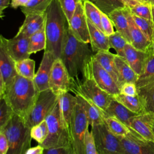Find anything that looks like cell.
I'll list each match as a JSON object with an SVG mask.
<instances>
[{
    "label": "cell",
    "mask_w": 154,
    "mask_h": 154,
    "mask_svg": "<svg viewBox=\"0 0 154 154\" xmlns=\"http://www.w3.org/2000/svg\"><path fill=\"white\" fill-rule=\"evenodd\" d=\"M124 154H154V142L144 139L131 132L119 137Z\"/></svg>",
    "instance_id": "4fadbf2b"
},
{
    "label": "cell",
    "mask_w": 154,
    "mask_h": 154,
    "mask_svg": "<svg viewBox=\"0 0 154 154\" xmlns=\"http://www.w3.org/2000/svg\"><path fill=\"white\" fill-rule=\"evenodd\" d=\"M138 93L144 111L154 112V87L140 88Z\"/></svg>",
    "instance_id": "836d02e7"
},
{
    "label": "cell",
    "mask_w": 154,
    "mask_h": 154,
    "mask_svg": "<svg viewBox=\"0 0 154 154\" xmlns=\"http://www.w3.org/2000/svg\"><path fill=\"white\" fill-rule=\"evenodd\" d=\"M91 132L99 154H124L119 138L108 129L105 123L92 126Z\"/></svg>",
    "instance_id": "9c48e42d"
},
{
    "label": "cell",
    "mask_w": 154,
    "mask_h": 154,
    "mask_svg": "<svg viewBox=\"0 0 154 154\" xmlns=\"http://www.w3.org/2000/svg\"><path fill=\"white\" fill-rule=\"evenodd\" d=\"M68 23L70 21L78 3L82 0H58Z\"/></svg>",
    "instance_id": "b9f144b4"
},
{
    "label": "cell",
    "mask_w": 154,
    "mask_h": 154,
    "mask_svg": "<svg viewBox=\"0 0 154 154\" xmlns=\"http://www.w3.org/2000/svg\"><path fill=\"white\" fill-rule=\"evenodd\" d=\"M88 44L76 38L69 26L60 58L72 78L78 76L85 63L93 55Z\"/></svg>",
    "instance_id": "3957f363"
},
{
    "label": "cell",
    "mask_w": 154,
    "mask_h": 154,
    "mask_svg": "<svg viewBox=\"0 0 154 154\" xmlns=\"http://www.w3.org/2000/svg\"><path fill=\"white\" fill-rule=\"evenodd\" d=\"M48 126V135L41 144L44 149L72 146L69 132L61 117L59 100L51 112L46 118Z\"/></svg>",
    "instance_id": "5b68a950"
},
{
    "label": "cell",
    "mask_w": 154,
    "mask_h": 154,
    "mask_svg": "<svg viewBox=\"0 0 154 154\" xmlns=\"http://www.w3.org/2000/svg\"><path fill=\"white\" fill-rule=\"evenodd\" d=\"M77 102L76 96H73L69 92L63 93L59 95V103L62 119L65 126L68 130L70 136L71 132V122Z\"/></svg>",
    "instance_id": "d6986e66"
},
{
    "label": "cell",
    "mask_w": 154,
    "mask_h": 154,
    "mask_svg": "<svg viewBox=\"0 0 154 154\" xmlns=\"http://www.w3.org/2000/svg\"><path fill=\"white\" fill-rule=\"evenodd\" d=\"M113 98L135 114H138L144 112L138 95L136 96H130L119 93L113 96Z\"/></svg>",
    "instance_id": "f546056e"
},
{
    "label": "cell",
    "mask_w": 154,
    "mask_h": 154,
    "mask_svg": "<svg viewBox=\"0 0 154 154\" xmlns=\"http://www.w3.org/2000/svg\"><path fill=\"white\" fill-rule=\"evenodd\" d=\"M132 16L138 26V28L141 30V31L144 34L146 37L152 42L153 29H154V25L152 22H150L147 19H145L142 17H140L138 16L132 14Z\"/></svg>",
    "instance_id": "60d3db41"
},
{
    "label": "cell",
    "mask_w": 154,
    "mask_h": 154,
    "mask_svg": "<svg viewBox=\"0 0 154 154\" xmlns=\"http://www.w3.org/2000/svg\"><path fill=\"white\" fill-rule=\"evenodd\" d=\"M44 148L40 144L35 147H30L25 153V154H43Z\"/></svg>",
    "instance_id": "681fc988"
},
{
    "label": "cell",
    "mask_w": 154,
    "mask_h": 154,
    "mask_svg": "<svg viewBox=\"0 0 154 154\" xmlns=\"http://www.w3.org/2000/svg\"><path fill=\"white\" fill-rule=\"evenodd\" d=\"M73 93L81 98L90 126H92L104 123L103 116L105 111H102L91 100L85 96L78 92H73Z\"/></svg>",
    "instance_id": "cb8c5ba5"
},
{
    "label": "cell",
    "mask_w": 154,
    "mask_h": 154,
    "mask_svg": "<svg viewBox=\"0 0 154 154\" xmlns=\"http://www.w3.org/2000/svg\"><path fill=\"white\" fill-rule=\"evenodd\" d=\"M130 128L144 139L154 142V112L144 111L132 117Z\"/></svg>",
    "instance_id": "5bb4252c"
},
{
    "label": "cell",
    "mask_w": 154,
    "mask_h": 154,
    "mask_svg": "<svg viewBox=\"0 0 154 154\" xmlns=\"http://www.w3.org/2000/svg\"><path fill=\"white\" fill-rule=\"evenodd\" d=\"M29 0H11V7L14 9L17 8L18 7H25Z\"/></svg>",
    "instance_id": "c3c4849f"
},
{
    "label": "cell",
    "mask_w": 154,
    "mask_h": 154,
    "mask_svg": "<svg viewBox=\"0 0 154 154\" xmlns=\"http://www.w3.org/2000/svg\"><path fill=\"white\" fill-rule=\"evenodd\" d=\"M48 126L46 120L31 128V136L38 144H42L48 135Z\"/></svg>",
    "instance_id": "74e56055"
},
{
    "label": "cell",
    "mask_w": 154,
    "mask_h": 154,
    "mask_svg": "<svg viewBox=\"0 0 154 154\" xmlns=\"http://www.w3.org/2000/svg\"><path fill=\"white\" fill-rule=\"evenodd\" d=\"M52 0H29L28 4L20 8L22 12L25 16L29 14H43L46 11Z\"/></svg>",
    "instance_id": "1f68e13d"
},
{
    "label": "cell",
    "mask_w": 154,
    "mask_h": 154,
    "mask_svg": "<svg viewBox=\"0 0 154 154\" xmlns=\"http://www.w3.org/2000/svg\"><path fill=\"white\" fill-rule=\"evenodd\" d=\"M129 10L132 14L152 22L151 5L150 3L140 2L134 7L129 8Z\"/></svg>",
    "instance_id": "ab89813d"
},
{
    "label": "cell",
    "mask_w": 154,
    "mask_h": 154,
    "mask_svg": "<svg viewBox=\"0 0 154 154\" xmlns=\"http://www.w3.org/2000/svg\"><path fill=\"white\" fill-rule=\"evenodd\" d=\"M68 27L67 19L58 0H52L46 11L45 51L51 53L55 58H61Z\"/></svg>",
    "instance_id": "7a4b0ae2"
},
{
    "label": "cell",
    "mask_w": 154,
    "mask_h": 154,
    "mask_svg": "<svg viewBox=\"0 0 154 154\" xmlns=\"http://www.w3.org/2000/svg\"><path fill=\"white\" fill-rule=\"evenodd\" d=\"M15 63L7 52L4 42L0 38V97L18 75Z\"/></svg>",
    "instance_id": "7c38bea8"
},
{
    "label": "cell",
    "mask_w": 154,
    "mask_h": 154,
    "mask_svg": "<svg viewBox=\"0 0 154 154\" xmlns=\"http://www.w3.org/2000/svg\"><path fill=\"white\" fill-rule=\"evenodd\" d=\"M29 38V52L30 54H35L42 50H45L46 47L45 25Z\"/></svg>",
    "instance_id": "4dcf8cb0"
},
{
    "label": "cell",
    "mask_w": 154,
    "mask_h": 154,
    "mask_svg": "<svg viewBox=\"0 0 154 154\" xmlns=\"http://www.w3.org/2000/svg\"><path fill=\"white\" fill-rule=\"evenodd\" d=\"M115 63L120 87L125 82H136L138 75L132 70L124 57L116 54Z\"/></svg>",
    "instance_id": "83f0119b"
},
{
    "label": "cell",
    "mask_w": 154,
    "mask_h": 154,
    "mask_svg": "<svg viewBox=\"0 0 154 154\" xmlns=\"http://www.w3.org/2000/svg\"><path fill=\"white\" fill-rule=\"evenodd\" d=\"M124 11L129 22L131 44L135 49L146 52L151 45L152 42L146 37L144 34L138 28L132 16L129 8L126 7L124 8Z\"/></svg>",
    "instance_id": "ac0fdd59"
},
{
    "label": "cell",
    "mask_w": 154,
    "mask_h": 154,
    "mask_svg": "<svg viewBox=\"0 0 154 154\" xmlns=\"http://www.w3.org/2000/svg\"><path fill=\"white\" fill-rule=\"evenodd\" d=\"M75 96L77 102L71 122V144L75 154H85V138L89 123L82 100L79 96Z\"/></svg>",
    "instance_id": "52a82bcc"
},
{
    "label": "cell",
    "mask_w": 154,
    "mask_h": 154,
    "mask_svg": "<svg viewBox=\"0 0 154 154\" xmlns=\"http://www.w3.org/2000/svg\"><path fill=\"white\" fill-rule=\"evenodd\" d=\"M0 131H2L7 138L8 150L7 154H25L31 147V128L18 115L14 114Z\"/></svg>",
    "instance_id": "277c9868"
},
{
    "label": "cell",
    "mask_w": 154,
    "mask_h": 154,
    "mask_svg": "<svg viewBox=\"0 0 154 154\" xmlns=\"http://www.w3.org/2000/svg\"><path fill=\"white\" fill-rule=\"evenodd\" d=\"M101 25L102 31L107 36L111 35L114 32L113 23L109 16L101 11Z\"/></svg>",
    "instance_id": "ee69618b"
},
{
    "label": "cell",
    "mask_w": 154,
    "mask_h": 154,
    "mask_svg": "<svg viewBox=\"0 0 154 154\" xmlns=\"http://www.w3.org/2000/svg\"><path fill=\"white\" fill-rule=\"evenodd\" d=\"M72 78L60 58H56L52 64L49 85V88L58 95L69 92Z\"/></svg>",
    "instance_id": "8fae6325"
},
{
    "label": "cell",
    "mask_w": 154,
    "mask_h": 154,
    "mask_svg": "<svg viewBox=\"0 0 154 154\" xmlns=\"http://www.w3.org/2000/svg\"><path fill=\"white\" fill-rule=\"evenodd\" d=\"M143 2H147V3H149V0H142Z\"/></svg>",
    "instance_id": "9f6ffc18"
},
{
    "label": "cell",
    "mask_w": 154,
    "mask_h": 154,
    "mask_svg": "<svg viewBox=\"0 0 154 154\" xmlns=\"http://www.w3.org/2000/svg\"><path fill=\"white\" fill-rule=\"evenodd\" d=\"M82 70L87 71L96 84L108 94L114 96L120 93L119 86L96 60L94 55L85 63Z\"/></svg>",
    "instance_id": "30bf717a"
},
{
    "label": "cell",
    "mask_w": 154,
    "mask_h": 154,
    "mask_svg": "<svg viewBox=\"0 0 154 154\" xmlns=\"http://www.w3.org/2000/svg\"><path fill=\"white\" fill-rule=\"evenodd\" d=\"M152 43L153 50H154V29H153V35H152Z\"/></svg>",
    "instance_id": "db71d44e"
},
{
    "label": "cell",
    "mask_w": 154,
    "mask_h": 154,
    "mask_svg": "<svg viewBox=\"0 0 154 154\" xmlns=\"http://www.w3.org/2000/svg\"><path fill=\"white\" fill-rule=\"evenodd\" d=\"M16 72L19 75L34 80L35 76V61L28 58L15 63Z\"/></svg>",
    "instance_id": "d6a6232c"
},
{
    "label": "cell",
    "mask_w": 154,
    "mask_h": 154,
    "mask_svg": "<svg viewBox=\"0 0 154 154\" xmlns=\"http://www.w3.org/2000/svg\"><path fill=\"white\" fill-rule=\"evenodd\" d=\"M91 2L108 16L115 10L126 7L122 0H91Z\"/></svg>",
    "instance_id": "d590c367"
},
{
    "label": "cell",
    "mask_w": 154,
    "mask_h": 154,
    "mask_svg": "<svg viewBox=\"0 0 154 154\" xmlns=\"http://www.w3.org/2000/svg\"><path fill=\"white\" fill-rule=\"evenodd\" d=\"M14 112L4 98H0V130L12 119Z\"/></svg>",
    "instance_id": "f35d334b"
},
{
    "label": "cell",
    "mask_w": 154,
    "mask_h": 154,
    "mask_svg": "<svg viewBox=\"0 0 154 154\" xmlns=\"http://www.w3.org/2000/svg\"><path fill=\"white\" fill-rule=\"evenodd\" d=\"M108 38L110 47L116 51V54L125 58V48L128 42L124 37L116 31L113 34L108 36Z\"/></svg>",
    "instance_id": "8d00e7d4"
},
{
    "label": "cell",
    "mask_w": 154,
    "mask_h": 154,
    "mask_svg": "<svg viewBox=\"0 0 154 154\" xmlns=\"http://www.w3.org/2000/svg\"><path fill=\"white\" fill-rule=\"evenodd\" d=\"M88 25L90 45L92 51L95 53L102 51H109L111 48L108 36L94 25L90 20L87 19Z\"/></svg>",
    "instance_id": "44dd1931"
},
{
    "label": "cell",
    "mask_w": 154,
    "mask_h": 154,
    "mask_svg": "<svg viewBox=\"0 0 154 154\" xmlns=\"http://www.w3.org/2000/svg\"><path fill=\"white\" fill-rule=\"evenodd\" d=\"M0 38L4 42L7 52L15 62L29 58L31 54L29 52V38L28 37L17 32L12 38L7 39L2 35Z\"/></svg>",
    "instance_id": "9a60e30c"
},
{
    "label": "cell",
    "mask_w": 154,
    "mask_h": 154,
    "mask_svg": "<svg viewBox=\"0 0 154 154\" xmlns=\"http://www.w3.org/2000/svg\"><path fill=\"white\" fill-rule=\"evenodd\" d=\"M147 52L135 49L131 44L128 43L125 48V58L136 73L140 76L144 69Z\"/></svg>",
    "instance_id": "ffe728a7"
},
{
    "label": "cell",
    "mask_w": 154,
    "mask_h": 154,
    "mask_svg": "<svg viewBox=\"0 0 154 154\" xmlns=\"http://www.w3.org/2000/svg\"><path fill=\"white\" fill-rule=\"evenodd\" d=\"M55 57L51 53L45 51L40 66L34 78V82L39 92L49 89V78Z\"/></svg>",
    "instance_id": "e0dca14e"
},
{
    "label": "cell",
    "mask_w": 154,
    "mask_h": 154,
    "mask_svg": "<svg viewBox=\"0 0 154 154\" xmlns=\"http://www.w3.org/2000/svg\"><path fill=\"white\" fill-rule=\"evenodd\" d=\"M83 80L72 78L70 91L79 93L91 100L102 111H105L113 96L101 89L85 70H82Z\"/></svg>",
    "instance_id": "8992f818"
},
{
    "label": "cell",
    "mask_w": 154,
    "mask_h": 154,
    "mask_svg": "<svg viewBox=\"0 0 154 154\" xmlns=\"http://www.w3.org/2000/svg\"><path fill=\"white\" fill-rule=\"evenodd\" d=\"M105 112L108 116L117 119L129 128L132 117L137 114L132 112L114 99L111 100L109 105L106 109Z\"/></svg>",
    "instance_id": "d4e9b609"
},
{
    "label": "cell",
    "mask_w": 154,
    "mask_h": 154,
    "mask_svg": "<svg viewBox=\"0 0 154 154\" xmlns=\"http://www.w3.org/2000/svg\"><path fill=\"white\" fill-rule=\"evenodd\" d=\"M149 3L151 5H154V0H149Z\"/></svg>",
    "instance_id": "11a10c76"
},
{
    "label": "cell",
    "mask_w": 154,
    "mask_h": 154,
    "mask_svg": "<svg viewBox=\"0 0 154 154\" xmlns=\"http://www.w3.org/2000/svg\"><path fill=\"white\" fill-rule=\"evenodd\" d=\"M39 93L34 80L17 75L0 98H4L14 113L25 120Z\"/></svg>",
    "instance_id": "6da1fadb"
},
{
    "label": "cell",
    "mask_w": 154,
    "mask_h": 154,
    "mask_svg": "<svg viewBox=\"0 0 154 154\" xmlns=\"http://www.w3.org/2000/svg\"><path fill=\"white\" fill-rule=\"evenodd\" d=\"M43 154H75L72 146L51 149H44Z\"/></svg>",
    "instance_id": "bcb514c9"
},
{
    "label": "cell",
    "mask_w": 154,
    "mask_h": 154,
    "mask_svg": "<svg viewBox=\"0 0 154 154\" xmlns=\"http://www.w3.org/2000/svg\"><path fill=\"white\" fill-rule=\"evenodd\" d=\"M151 12H152V22L154 25V5H151Z\"/></svg>",
    "instance_id": "f5cc1de1"
},
{
    "label": "cell",
    "mask_w": 154,
    "mask_h": 154,
    "mask_svg": "<svg viewBox=\"0 0 154 154\" xmlns=\"http://www.w3.org/2000/svg\"><path fill=\"white\" fill-rule=\"evenodd\" d=\"M8 150L7 138L2 131H0V154H7Z\"/></svg>",
    "instance_id": "7dc6e473"
},
{
    "label": "cell",
    "mask_w": 154,
    "mask_h": 154,
    "mask_svg": "<svg viewBox=\"0 0 154 154\" xmlns=\"http://www.w3.org/2000/svg\"><path fill=\"white\" fill-rule=\"evenodd\" d=\"M103 119L108 129L118 137H124L127 135L131 132H132V130L129 127L117 119L108 116L105 112L103 116Z\"/></svg>",
    "instance_id": "f1b7e54d"
},
{
    "label": "cell",
    "mask_w": 154,
    "mask_h": 154,
    "mask_svg": "<svg viewBox=\"0 0 154 154\" xmlns=\"http://www.w3.org/2000/svg\"><path fill=\"white\" fill-rule=\"evenodd\" d=\"M85 154H99L91 132L87 131L85 138Z\"/></svg>",
    "instance_id": "7bdbcfd3"
},
{
    "label": "cell",
    "mask_w": 154,
    "mask_h": 154,
    "mask_svg": "<svg viewBox=\"0 0 154 154\" xmlns=\"http://www.w3.org/2000/svg\"><path fill=\"white\" fill-rule=\"evenodd\" d=\"M45 21L46 13L43 14H34L26 16L17 32L23 34L29 37L45 25Z\"/></svg>",
    "instance_id": "603a6c76"
},
{
    "label": "cell",
    "mask_w": 154,
    "mask_h": 154,
    "mask_svg": "<svg viewBox=\"0 0 154 154\" xmlns=\"http://www.w3.org/2000/svg\"><path fill=\"white\" fill-rule=\"evenodd\" d=\"M147 56L142 73L135 82L137 89L154 81V50L152 43L146 51Z\"/></svg>",
    "instance_id": "7402d4cb"
},
{
    "label": "cell",
    "mask_w": 154,
    "mask_h": 154,
    "mask_svg": "<svg viewBox=\"0 0 154 154\" xmlns=\"http://www.w3.org/2000/svg\"><path fill=\"white\" fill-rule=\"evenodd\" d=\"M120 93L130 96L138 95V89L135 82H125L120 88Z\"/></svg>",
    "instance_id": "f6af8a7d"
},
{
    "label": "cell",
    "mask_w": 154,
    "mask_h": 154,
    "mask_svg": "<svg viewBox=\"0 0 154 154\" xmlns=\"http://www.w3.org/2000/svg\"><path fill=\"white\" fill-rule=\"evenodd\" d=\"M82 1H83V2H84V1H91V0H82Z\"/></svg>",
    "instance_id": "6f0895ef"
},
{
    "label": "cell",
    "mask_w": 154,
    "mask_h": 154,
    "mask_svg": "<svg viewBox=\"0 0 154 154\" xmlns=\"http://www.w3.org/2000/svg\"><path fill=\"white\" fill-rule=\"evenodd\" d=\"M58 100L59 95L50 88L40 91L31 113L25 120L26 124L31 128L46 120Z\"/></svg>",
    "instance_id": "ba28073f"
},
{
    "label": "cell",
    "mask_w": 154,
    "mask_h": 154,
    "mask_svg": "<svg viewBox=\"0 0 154 154\" xmlns=\"http://www.w3.org/2000/svg\"><path fill=\"white\" fill-rule=\"evenodd\" d=\"M69 26L76 38L83 42L90 43L87 18L83 1H80L78 3L75 13L69 22Z\"/></svg>",
    "instance_id": "2e32d148"
},
{
    "label": "cell",
    "mask_w": 154,
    "mask_h": 154,
    "mask_svg": "<svg viewBox=\"0 0 154 154\" xmlns=\"http://www.w3.org/2000/svg\"><path fill=\"white\" fill-rule=\"evenodd\" d=\"M93 55L99 63L110 74L119 87H120L119 74L115 63L116 54L111 53L109 51H102L95 53Z\"/></svg>",
    "instance_id": "484cf974"
},
{
    "label": "cell",
    "mask_w": 154,
    "mask_h": 154,
    "mask_svg": "<svg viewBox=\"0 0 154 154\" xmlns=\"http://www.w3.org/2000/svg\"><path fill=\"white\" fill-rule=\"evenodd\" d=\"M87 18L102 31L101 25V11L91 1L83 2Z\"/></svg>",
    "instance_id": "e575fe53"
},
{
    "label": "cell",
    "mask_w": 154,
    "mask_h": 154,
    "mask_svg": "<svg viewBox=\"0 0 154 154\" xmlns=\"http://www.w3.org/2000/svg\"><path fill=\"white\" fill-rule=\"evenodd\" d=\"M125 6L129 8H131L139 4L140 2H144L142 0H122Z\"/></svg>",
    "instance_id": "f907efd6"
},
{
    "label": "cell",
    "mask_w": 154,
    "mask_h": 154,
    "mask_svg": "<svg viewBox=\"0 0 154 154\" xmlns=\"http://www.w3.org/2000/svg\"><path fill=\"white\" fill-rule=\"evenodd\" d=\"M108 16L111 20L116 31L121 34L127 42L131 44L129 22L124 8L115 10L111 12Z\"/></svg>",
    "instance_id": "4316f807"
},
{
    "label": "cell",
    "mask_w": 154,
    "mask_h": 154,
    "mask_svg": "<svg viewBox=\"0 0 154 154\" xmlns=\"http://www.w3.org/2000/svg\"><path fill=\"white\" fill-rule=\"evenodd\" d=\"M11 0H0V16L2 18L3 11L6 9L11 4Z\"/></svg>",
    "instance_id": "816d5d0a"
}]
</instances>
